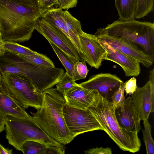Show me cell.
<instances>
[{
	"instance_id": "6da1fadb",
	"label": "cell",
	"mask_w": 154,
	"mask_h": 154,
	"mask_svg": "<svg viewBox=\"0 0 154 154\" xmlns=\"http://www.w3.org/2000/svg\"><path fill=\"white\" fill-rule=\"evenodd\" d=\"M42 14L39 8L24 6L12 0H0L2 39L19 43L28 41Z\"/></svg>"
},
{
	"instance_id": "7a4b0ae2",
	"label": "cell",
	"mask_w": 154,
	"mask_h": 154,
	"mask_svg": "<svg viewBox=\"0 0 154 154\" xmlns=\"http://www.w3.org/2000/svg\"><path fill=\"white\" fill-rule=\"evenodd\" d=\"M41 107L35 113L30 112L34 119L46 133L63 145L70 143L75 137L66 125L63 112L65 99L56 88L43 92Z\"/></svg>"
},
{
	"instance_id": "3957f363",
	"label": "cell",
	"mask_w": 154,
	"mask_h": 154,
	"mask_svg": "<svg viewBox=\"0 0 154 154\" xmlns=\"http://www.w3.org/2000/svg\"><path fill=\"white\" fill-rule=\"evenodd\" d=\"M116 108L111 101L99 94L87 109L121 149L132 153L139 151L141 143L138 133L127 131L120 127L116 116Z\"/></svg>"
},
{
	"instance_id": "277c9868",
	"label": "cell",
	"mask_w": 154,
	"mask_h": 154,
	"mask_svg": "<svg viewBox=\"0 0 154 154\" xmlns=\"http://www.w3.org/2000/svg\"><path fill=\"white\" fill-rule=\"evenodd\" d=\"M106 35L122 38L136 45L154 60V23L134 19L118 20L103 28L98 29L94 35Z\"/></svg>"
},
{
	"instance_id": "5b68a950",
	"label": "cell",
	"mask_w": 154,
	"mask_h": 154,
	"mask_svg": "<svg viewBox=\"0 0 154 154\" xmlns=\"http://www.w3.org/2000/svg\"><path fill=\"white\" fill-rule=\"evenodd\" d=\"M5 118L6 138L17 150L21 151L23 143L29 140L43 143L48 147H64L48 136L32 116L24 118L7 116Z\"/></svg>"
},
{
	"instance_id": "8992f818",
	"label": "cell",
	"mask_w": 154,
	"mask_h": 154,
	"mask_svg": "<svg viewBox=\"0 0 154 154\" xmlns=\"http://www.w3.org/2000/svg\"><path fill=\"white\" fill-rule=\"evenodd\" d=\"M10 96L25 109L32 107L37 110L41 107L43 92L29 80L15 74L0 73Z\"/></svg>"
},
{
	"instance_id": "52a82bcc",
	"label": "cell",
	"mask_w": 154,
	"mask_h": 154,
	"mask_svg": "<svg viewBox=\"0 0 154 154\" xmlns=\"http://www.w3.org/2000/svg\"><path fill=\"white\" fill-rule=\"evenodd\" d=\"M63 112L67 126L75 137L89 131L103 130L102 127L87 109H77L66 104Z\"/></svg>"
},
{
	"instance_id": "ba28073f",
	"label": "cell",
	"mask_w": 154,
	"mask_h": 154,
	"mask_svg": "<svg viewBox=\"0 0 154 154\" xmlns=\"http://www.w3.org/2000/svg\"><path fill=\"white\" fill-rule=\"evenodd\" d=\"M35 29L67 54L80 61L84 59L70 39L60 29L41 17L36 21Z\"/></svg>"
},
{
	"instance_id": "9c48e42d",
	"label": "cell",
	"mask_w": 154,
	"mask_h": 154,
	"mask_svg": "<svg viewBox=\"0 0 154 154\" xmlns=\"http://www.w3.org/2000/svg\"><path fill=\"white\" fill-rule=\"evenodd\" d=\"M123 82L115 75L100 73L92 76L79 85L88 89L96 90L101 96L109 100Z\"/></svg>"
},
{
	"instance_id": "30bf717a",
	"label": "cell",
	"mask_w": 154,
	"mask_h": 154,
	"mask_svg": "<svg viewBox=\"0 0 154 154\" xmlns=\"http://www.w3.org/2000/svg\"><path fill=\"white\" fill-rule=\"evenodd\" d=\"M79 38L83 59L91 67L98 69L106 55L105 50L94 35L83 31Z\"/></svg>"
},
{
	"instance_id": "8fae6325",
	"label": "cell",
	"mask_w": 154,
	"mask_h": 154,
	"mask_svg": "<svg viewBox=\"0 0 154 154\" xmlns=\"http://www.w3.org/2000/svg\"><path fill=\"white\" fill-rule=\"evenodd\" d=\"M113 48L136 60L146 68L153 63L154 60L133 43L122 38L112 37L106 35H95Z\"/></svg>"
},
{
	"instance_id": "7c38bea8",
	"label": "cell",
	"mask_w": 154,
	"mask_h": 154,
	"mask_svg": "<svg viewBox=\"0 0 154 154\" xmlns=\"http://www.w3.org/2000/svg\"><path fill=\"white\" fill-rule=\"evenodd\" d=\"M131 97L140 120L148 119L154 111V82L148 81L143 87H137Z\"/></svg>"
},
{
	"instance_id": "4fadbf2b",
	"label": "cell",
	"mask_w": 154,
	"mask_h": 154,
	"mask_svg": "<svg viewBox=\"0 0 154 154\" xmlns=\"http://www.w3.org/2000/svg\"><path fill=\"white\" fill-rule=\"evenodd\" d=\"M98 40L106 51L104 60H110L119 65L126 77H136L140 74L141 70L139 62L113 48L106 42Z\"/></svg>"
},
{
	"instance_id": "5bb4252c",
	"label": "cell",
	"mask_w": 154,
	"mask_h": 154,
	"mask_svg": "<svg viewBox=\"0 0 154 154\" xmlns=\"http://www.w3.org/2000/svg\"><path fill=\"white\" fill-rule=\"evenodd\" d=\"M115 114L119 124L123 129L137 133L141 129V120L131 97H128L123 103L116 108Z\"/></svg>"
},
{
	"instance_id": "9a60e30c",
	"label": "cell",
	"mask_w": 154,
	"mask_h": 154,
	"mask_svg": "<svg viewBox=\"0 0 154 154\" xmlns=\"http://www.w3.org/2000/svg\"><path fill=\"white\" fill-rule=\"evenodd\" d=\"M99 94L95 90H89L77 84L67 91L63 96L69 107L85 110L91 106Z\"/></svg>"
},
{
	"instance_id": "2e32d148",
	"label": "cell",
	"mask_w": 154,
	"mask_h": 154,
	"mask_svg": "<svg viewBox=\"0 0 154 154\" xmlns=\"http://www.w3.org/2000/svg\"><path fill=\"white\" fill-rule=\"evenodd\" d=\"M63 13L64 25L63 32L70 39L83 58L79 38V35L83 31L81 22L67 10L64 11Z\"/></svg>"
},
{
	"instance_id": "e0dca14e",
	"label": "cell",
	"mask_w": 154,
	"mask_h": 154,
	"mask_svg": "<svg viewBox=\"0 0 154 154\" xmlns=\"http://www.w3.org/2000/svg\"><path fill=\"white\" fill-rule=\"evenodd\" d=\"M0 113L4 116H10L20 117L30 116L25 109L18 103L10 95L0 92Z\"/></svg>"
},
{
	"instance_id": "ac0fdd59",
	"label": "cell",
	"mask_w": 154,
	"mask_h": 154,
	"mask_svg": "<svg viewBox=\"0 0 154 154\" xmlns=\"http://www.w3.org/2000/svg\"><path fill=\"white\" fill-rule=\"evenodd\" d=\"M56 54L66 72L74 81L82 79L76 70V65L79 60L67 54L50 41H48Z\"/></svg>"
},
{
	"instance_id": "d6986e66",
	"label": "cell",
	"mask_w": 154,
	"mask_h": 154,
	"mask_svg": "<svg viewBox=\"0 0 154 154\" xmlns=\"http://www.w3.org/2000/svg\"><path fill=\"white\" fill-rule=\"evenodd\" d=\"M119 20L125 21L134 19L138 0H115Z\"/></svg>"
},
{
	"instance_id": "ffe728a7",
	"label": "cell",
	"mask_w": 154,
	"mask_h": 154,
	"mask_svg": "<svg viewBox=\"0 0 154 154\" xmlns=\"http://www.w3.org/2000/svg\"><path fill=\"white\" fill-rule=\"evenodd\" d=\"M63 11L59 8H51L43 12L41 17L63 32L64 25Z\"/></svg>"
},
{
	"instance_id": "44dd1931",
	"label": "cell",
	"mask_w": 154,
	"mask_h": 154,
	"mask_svg": "<svg viewBox=\"0 0 154 154\" xmlns=\"http://www.w3.org/2000/svg\"><path fill=\"white\" fill-rule=\"evenodd\" d=\"M16 55L22 59L35 65L46 67H55L53 62L49 58L36 52L35 54L32 55Z\"/></svg>"
},
{
	"instance_id": "7402d4cb",
	"label": "cell",
	"mask_w": 154,
	"mask_h": 154,
	"mask_svg": "<svg viewBox=\"0 0 154 154\" xmlns=\"http://www.w3.org/2000/svg\"><path fill=\"white\" fill-rule=\"evenodd\" d=\"M48 146L43 143L29 140L25 142L21 147L24 154H44Z\"/></svg>"
},
{
	"instance_id": "603a6c76",
	"label": "cell",
	"mask_w": 154,
	"mask_h": 154,
	"mask_svg": "<svg viewBox=\"0 0 154 154\" xmlns=\"http://www.w3.org/2000/svg\"><path fill=\"white\" fill-rule=\"evenodd\" d=\"M4 47L6 52L17 55H32L36 51L27 47L20 45L17 42L4 41Z\"/></svg>"
},
{
	"instance_id": "cb8c5ba5",
	"label": "cell",
	"mask_w": 154,
	"mask_h": 154,
	"mask_svg": "<svg viewBox=\"0 0 154 154\" xmlns=\"http://www.w3.org/2000/svg\"><path fill=\"white\" fill-rule=\"evenodd\" d=\"M144 128L142 129L143 140L145 143L146 153H154V142L151 136V126L148 119L143 120Z\"/></svg>"
},
{
	"instance_id": "d4e9b609",
	"label": "cell",
	"mask_w": 154,
	"mask_h": 154,
	"mask_svg": "<svg viewBox=\"0 0 154 154\" xmlns=\"http://www.w3.org/2000/svg\"><path fill=\"white\" fill-rule=\"evenodd\" d=\"M154 0H138L135 19H140L147 15L154 8Z\"/></svg>"
},
{
	"instance_id": "484cf974",
	"label": "cell",
	"mask_w": 154,
	"mask_h": 154,
	"mask_svg": "<svg viewBox=\"0 0 154 154\" xmlns=\"http://www.w3.org/2000/svg\"><path fill=\"white\" fill-rule=\"evenodd\" d=\"M77 84L66 72L56 85V89L63 96L67 91Z\"/></svg>"
},
{
	"instance_id": "4316f807",
	"label": "cell",
	"mask_w": 154,
	"mask_h": 154,
	"mask_svg": "<svg viewBox=\"0 0 154 154\" xmlns=\"http://www.w3.org/2000/svg\"><path fill=\"white\" fill-rule=\"evenodd\" d=\"M126 82H123L110 98L111 102L116 108L123 103L125 99L124 93Z\"/></svg>"
},
{
	"instance_id": "83f0119b",
	"label": "cell",
	"mask_w": 154,
	"mask_h": 154,
	"mask_svg": "<svg viewBox=\"0 0 154 154\" xmlns=\"http://www.w3.org/2000/svg\"><path fill=\"white\" fill-rule=\"evenodd\" d=\"M78 0H57L55 8L67 10L69 9L76 7Z\"/></svg>"
},
{
	"instance_id": "f1b7e54d",
	"label": "cell",
	"mask_w": 154,
	"mask_h": 154,
	"mask_svg": "<svg viewBox=\"0 0 154 154\" xmlns=\"http://www.w3.org/2000/svg\"><path fill=\"white\" fill-rule=\"evenodd\" d=\"M76 70L79 75L82 79H85L86 77L88 72L84 59L80 62L78 61L76 65Z\"/></svg>"
},
{
	"instance_id": "f546056e",
	"label": "cell",
	"mask_w": 154,
	"mask_h": 154,
	"mask_svg": "<svg viewBox=\"0 0 154 154\" xmlns=\"http://www.w3.org/2000/svg\"><path fill=\"white\" fill-rule=\"evenodd\" d=\"M136 83L137 80L134 77L131 78L126 81L125 86V91L127 95H131L134 92L137 87Z\"/></svg>"
},
{
	"instance_id": "4dcf8cb0",
	"label": "cell",
	"mask_w": 154,
	"mask_h": 154,
	"mask_svg": "<svg viewBox=\"0 0 154 154\" xmlns=\"http://www.w3.org/2000/svg\"><path fill=\"white\" fill-rule=\"evenodd\" d=\"M57 0H38V8L42 14L54 5Z\"/></svg>"
},
{
	"instance_id": "1f68e13d",
	"label": "cell",
	"mask_w": 154,
	"mask_h": 154,
	"mask_svg": "<svg viewBox=\"0 0 154 154\" xmlns=\"http://www.w3.org/2000/svg\"><path fill=\"white\" fill-rule=\"evenodd\" d=\"M85 153L86 154H111L112 151L111 148H103L101 147L98 148H93L85 151Z\"/></svg>"
},
{
	"instance_id": "d6a6232c",
	"label": "cell",
	"mask_w": 154,
	"mask_h": 154,
	"mask_svg": "<svg viewBox=\"0 0 154 154\" xmlns=\"http://www.w3.org/2000/svg\"><path fill=\"white\" fill-rule=\"evenodd\" d=\"M21 5L29 7L38 8V0H12Z\"/></svg>"
},
{
	"instance_id": "836d02e7",
	"label": "cell",
	"mask_w": 154,
	"mask_h": 154,
	"mask_svg": "<svg viewBox=\"0 0 154 154\" xmlns=\"http://www.w3.org/2000/svg\"><path fill=\"white\" fill-rule=\"evenodd\" d=\"M65 151L64 147L48 146L44 154H64Z\"/></svg>"
},
{
	"instance_id": "e575fe53",
	"label": "cell",
	"mask_w": 154,
	"mask_h": 154,
	"mask_svg": "<svg viewBox=\"0 0 154 154\" xmlns=\"http://www.w3.org/2000/svg\"><path fill=\"white\" fill-rule=\"evenodd\" d=\"M0 92L10 94L7 87L3 81L2 76L0 72Z\"/></svg>"
},
{
	"instance_id": "d590c367",
	"label": "cell",
	"mask_w": 154,
	"mask_h": 154,
	"mask_svg": "<svg viewBox=\"0 0 154 154\" xmlns=\"http://www.w3.org/2000/svg\"><path fill=\"white\" fill-rule=\"evenodd\" d=\"M12 151V149H6L0 143V154H11Z\"/></svg>"
},
{
	"instance_id": "8d00e7d4",
	"label": "cell",
	"mask_w": 154,
	"mask_h": 154,
	"mask_svg": "<svg viewBox=\"0 0 154 154\" xmlns=\"http://www.w3.org/2000/svg\"><path fill=\"white\" fill-rule=\"evenodd\" d=\"M5 118L0 113V133L5 129Z\"/></svg>"
},
{
	"instance_id": "74e56055",
	"label": "cell",
	"mask_w": 154,
	"mask_h": 154,
	"mask_svg": "<svg viewBox=\"0 0 154 154\" xmlns=\"http://www.w3.org/2000/svg\"><path fill=\"white\" fill-rule=\"evenodd\" d=\"M6 52L4 47V41L0 36V57L3 56Z\"/></svg>"
},
{
	"instance_id": "f35d334b",
	"label": "cell",
	"mask_w": 154,
	"mask_h": 154,
	"mask_svg": "<svg viewBox=\"0 0 154 154\" xmlns=\"http://www.w3.org/2000/svg\"><path fill=\"white\" fill-rule=\"evenodd\" d=\"M1 28H0V36H1Z\"/></svg>"
},
{
	"instance_id": "ab89813d",
	"label": "cell",
	"mask_w": 154,
	"mask_h": 154,
	"mask_svg": "<svg viewBox=\"0 0 154 154\" xmlns=\"http://www.w3.org/2000/svg\"></svg>"
}]
</instances>
